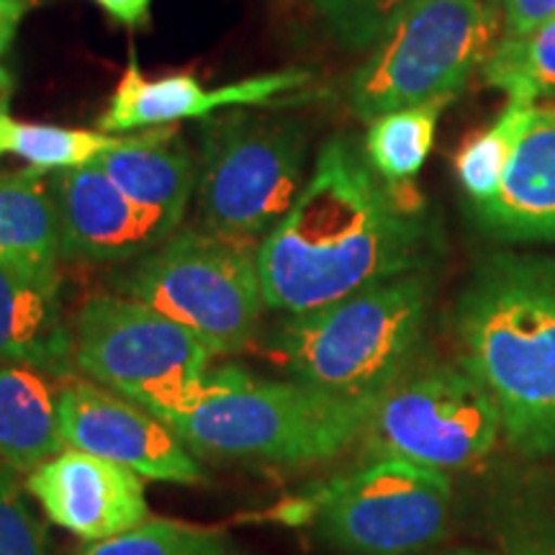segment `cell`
<instances>
[{
  "label": "cell",
  "mask_w": 555,
  "mask_h": 555,
  "mask_svg": "<svg viewBox=\"0 0 555 555\" xmlns=\"http://www.w3.org/2000/svg\"><path fill=\"white\" fill-rule=\"evenodd\" d=\"M409 183H386L347 137L319 150L301 196L258 247L266 307L286 314L330 307L412 273L427 232Z\"/></svg>",
  "instance_id": "1"
},
{
  "label": "cell",
  "mask_w": 555,
  "mask_h": 555,
  "mask_svg": "<svg viewBox=\"0 0 555 555\" xmlns=\"http://www.w3.org/2000/svg\"><path fill=\"white\" fill-rule=\"evenodd\" d=\"M455 330L506 440L527 455L555 453V258L486 260L457 301Z\"/></svg>",
  "instance_id": "2"
},
{
  "label": "cell",
  "mask_w": 555,
  "mask_h": 555,
  "mask_svg": "<svg viewBox=\"0 0 555 555\" xmlns=\"http://www.w3.org/2000/svg\"><path fill=\"white\" fill-rule=\"evenodd\" d=\"M373 412L376 404L332 397L301 380H266L221 365L211 367L196 404L165 422L198 457L311 466L363 437Z\"/></svg>",
  "instance_id": "3"
},
{
  "label": "cell",
  "mask_w": 555,
  "mask_h": 555,
  "mask_svg": "<svg viewBox=\"0 0 555 555\" xmlns=\"http://www.w3.org/2000/svg\"><path fill=\"white\" fill-rule=\"evenodd\" d=\"M429 309L425 275L406 273L291 317L275 356L294 380L332 397L376 404L406 376Z\"/></svg>",
  "instance_id": "4"
},
{
  "label": "cell",
  "mask_w": 555,
  "mask_h": 555,
  "mask_svg": "<svg viewBox=\"0 0 555 555\" xmlns=\"http://www.w3.org/2000/svg\"><path fill=\"white\" fill-rule=\"evenodd\" d=\"M309 137L286 116L229 111L201 129L196 196L201 224L217 237L262 242L304 191Z\"/></svg>",
  "instance_id": "5"
},
{
  "label": "cell",
  "mask_w": 555,
  "mask_h": 555,
  "mask_svg": "<svg viewBox=\"0 0 555 555\" xmlns=\"http://www.w3.org/2000/svg\"><path fill=\"white\" fill-rule=\"evenodd\" d=\"M502 34L499 5L416 0L350 78L347 101L363 121L437 99H455Z\"/></svg>",
  "instance_id": "6"
},
{
  "label": "cell",
  "mask_w": 555,
  "mask_h": 555,
  "mask_svg": "<svg viewBox=\"0 0 555 555\" xmlns=\"http://www.w3.org/2000/svg\"><path fill=\"white\" fill-rule=\"evenodd\" d=\"M211 358L204 339L129 296L88 298L75 319L73 363L82 376L159 420L196 404Z\"/></svg>",
  "instance_id": "7"
},
{
  "label": "cell",
  "mask_w": 555,
  "mask_h": 555,
  "mask_svg": "<svg viewBox=\"0 0 555 555\" xmlns=\"http://www.w3.org/2000/svg\"><path fill=\"white\" fill-rule=\"evenodd\" d=\"M124 291L232 356L253 343L266 307L258 253L206 229H183L142 255Z\"/></svg>",
  "instance_id": "8"
},
{
  "label": "cell",
  "mask_w": 555,
  "mask_h": 555,
  "mask_svg": "<svg viewBox=\"0 0 555 555\" xmlns=\"http://www.w3.org/2000/svg\"><path fill=\"white\" fill-rule=\"evenodd\" d=\"M504 433L494 397L466 367H429L393 384L365 427L376 461L399 457L437 470L476 466Z\"/></svg>",
  "instance_id": "9"
},
{
  "label": "cell",
  "mask_w": 555,
  "mask_h": 555,
  "mask_svg": "<svg viewBox=\"0 0 555 555\" xmlns=\"http://www.w3.org/2000/svg\"><path fill=\"white\" fill-rule=\"evenodd\" d=\"M450 502L446 470L384 457L322 491L317 527L350 555H412L440 540Z\"/></svg>",
  "instance_id": "10"
},
{
  "label": "cell",
  "mask_w": 555,
  "mask_h": 555,
  "mask_svg": "<svg viewBox=\"0 0 555 555\" xmlns=\"http://www.w3.org/2000/svg\"><path fill=\"white\" fill-rule=\"evenodd\" d=\"M57 414L67 448L108 457L144 481L201 483L206 478L168 422L93 380L67 378L57 388Z\"/></svg>",
  "instance_id": "11"
},
{
  "label": "cell",
  "mask_w": 555,
  "mask_h": 555,
  "mask_svg": "<svg viewBox=\"0 0 555 555\" xmlns=\"http://www.w3.org/2000/svg\"><path fill=\"white\" fill-rule=\"evenodd\" d=\"M60 214L62 258L124 262L142 258L178 232L168 214L137 204L99 163L50 178Z\"/></svg>",
  "instance_id": "12"
},
{
  "label": "cell",
  "mask_w": 555,
  "mask_h": 555,
  "mask_svg": "<svg viewBox=\"0 0 555 555\" xmlns=\"http://www.w3.org/2000/svg\"><path fill=\"white\" fill-rule=\"evenodd\" d=\"M26 491L54 525L86 543L124 535L150 519L142 476L75 448H65L31 470Z\"/></svg>",
  "instance_id": "13"
},
{
  "label": "cell",
  "mask_w": 555,
  "mask_h": 555,
  "mask_svg": "<svg viewBox=\"0 0 555 555\" xmlns=\"http://www.w3.org/2000/svg\"><path fill=\"white\" fill-rule=\"evenodd\" d=\"M307 80V69H275L221 88H206L198 78L183 73L147 78L137 62V54L131 52L108 108L101 114L99 127L106 134H124V131L170 127L183 119H208L214 111L262 106L278 95L301 88Z\"/></svg>",
  "instance_id": "14"
},
{
  "label": "cell",
  "mask_w": 555,
  "mask_h": 555,
  "mask_svg": "<svg viewBox=\"0 0 555 555\" xmlns=\"http://www.w3.org/2000/svg\"><path fill=\"white\" fill-rule=\"evenodd\" d=\"M474 214L506 242H555V103H535L496 196Z\"/></svg>",
  "instance_id": "15"
},
{
  "label": "cell",
  "mask_w": 555,
  "mask_h": 555,
  "mask_svg": "<svg viewBox=\"0 0 555 555\" xmlns=\"http://www.w3.org/2000/svg\"><path fill=\"white\" fill-rule=\"evenodd\" d=\"M0 363L31 371L67 373L73 363L60 304V281L34 278L0 262Z\"/></svg>",
  "instance_id": "16"
},
{
  "label": "cell",
  "mask_w": 555,
  "mask_h": 555,
  "mask_svg": "<svg viewBox=\"0 0 555 555\" xmlns=\"http://www.w3.org/2000/svg\"><path fill=\"white\" fill-rule=\"evenodd\" d=\"M95 163L137 204L168 214L178 224L183 221L196 191V163L176 124L119 137Z\"/></svg>",
  "instance_id": "17"
},
{
  "label": "cell",
  "mask_w": 555,
  "mask_h": 555,
  "mask_svg": "<svg viewBox=\"0 0 555 555\" xmlns=\"http://www.w3.org/2000/svg\"><path fill=\"white\" fill-rule=\"evenodd\" d=\"M60 214L47 172L0 176V262L34 278L60 281Z\"/></svg>",
  "instance_id": "18"
},
{
  "label": "cell",
  "mask_w": 555,
  "mask_h": 555,
  "mask_svg": "<svg viewBox=\"0 0 555 555\" xmlns=\"http://www.w3.org/2000/svg\"><path fill=\"white\" fill-rule=\"evenodd\" d=\"M65 448L57 391L47 373L0 367V468L31 474Z\"/></svg>",
  "instance_id": "19"
},
{
  "label": "cell",
  "mask_w": 555,
  "mask_h": 555,
  "mask_svg": "<svg viewBox=\"0 0 555 555\" xmlns=\"http://www.w3.org/2000/svg\"><path fill=\"white\" fill-rule=\"evenodd\" d=\"M453 99H437L388 111L371 121L365 134V157L386 183H409L427 163L435 144L437 119Z\"/></svg>",
  "instance_id": "20"
},
{
  "label": "cell",
  "mask_w": 555,
  "mask_h": 555,
  "mask_svg": "<svg viewBox=\"0 0 555 555\" xmlns=\"http://www.w3.org/2000/svg\"><path fill=\"white\" fill-rule=\"evenodd\" d=\"M119 137L106 131L90 129H67L52 127V124H29L3 116L0 121V150L11 152L29 163V168L41 172H60L82 168L95 163L103 152L111 150Z\"/></svg>",
  "instance_id": "21"
},
{
  "label": "cell",
  "mask_w": 555,
  "mask_h": 555,
  "mask_svg": "<svg viewBox=\"0 0 555 555\" xmlns=\"http://www.w3.org/2000/svg\"><path fill=\"white\" fill-rule=\"evenodd\" d=\"M486 86L509 101L535 103L555 95V18L525 37H504L481 67Z\"/></svg>",
  "instance_id": "22"
},
{
  "label": "cell",
  "mask_w": 555,
  "mask_h": 555,
  "mask_svg": "<svg viewBox=\"0 0 555 555\" xmlns=\"http://www.w3.org/2000/svg\"><path fill=\"white\" fill-rule=\"evenodd\" d=\"M532 106L535 103L509 101L489 129L478 131L457 150L455 176L474 206H481L496 196L506 165L530 121Z\"/></svg>",
  "instance_id": "23"
},
{
  "label": "cell",
  "mask_w": 555,
  "mask_h": 555,
  "mask_svg": "<svg viewBox=\"0 0 555 555\" xmlns=\"http://www.w3.org/2000/svg\"><path fill=\"white\" fill-rule=\"evenodd\" d=\"M75 555H240L224 532L176 519H147L134 530L101 543H86Z\"/></svg>",
  "instance_id": "24"
},
{
  "label": "cell",
  "mask_w": 555,
  "mask_h": 555,
  "mask_svg": "<svg viewBox=\"0 0 555 555\" xmlns=\"http://www.w3.org/2000/svg\"><path fill=\"white\" fill-rule=\"evenodd\" d=\"M347 50L376 47L416 0H304Z\"/></svg>",
  "instance_id": "25"
},
{
  "label": "cell",
  "mask_w": 555,
  "mask_h": 555,
  "mask_svg": "<svg viewBox=\"0 0 555 555\" xmlns=\"http://www.w3.org/2000/svg\"><path fill=\"white\" fill-rule=\"evenodd\" d=\"M0 555H50L47 530L21 494L11 470L0 468Z\"/></svg>",
  "instance_id": "26"
},
{
  "label": "cell",
  "mask_w": 555,
  "mask_h": 555,
  "mask_svg": "<svg viewBox=\"0 0 555 555\" xmlns=\"http://www.w3.org/2000/svg\"><path fill=\"white\" fill-rule=\"evenodd\" d=\"M502 9L506 21L504 37H525L555 18V0H502Z\"/></svg>",
  "instance_id": "27"
},
{
  "label": "cell",
  "mask_w": 555,
  "mask_h": 555,
  "mask_svg": "<svg viewBox=\"0 0 555 555\" xmlns=\"http://www.w3.org/2000/svg\"><path fill=\"white\" fill-rule=\"evenodd\" d=\"M90 3H95L99 9L106 11L116 24L137 29V26L147 24L152 0H90Z\"/></svg>",
  "instance_id": "28"
},
{
  "label": "cell",
  "mask_w": 555,
  "mask_h": 555,
  "mask_svg": "<svg viewBox=\"0 0 555 555\" xmlns=\"http://www.w3.org/2000/svg\"><path fill=\"white\" fill-rule=\"evenodd\" d=\"M24 13H26V0H0V54L11 47Z\"/></svg>",
  "instance_id": "29"
},
{
  "label": "cell",
  "mask_w": 555,
  "mask_h": 555,
  "mask_svg": "<svg viewBox=\"0 0 555 555\" xmlns=\"http://www.w3.org/2000/svg\"><path fill=\"white\" fill-rule=\"evenodd\" d=\"M11 95H13V75L5 67H0V121H3V116H9ZM0 157H3V150H0Z\"/></svg>",
  "instance_id": "30"
},
{
  "label": "cell",
  "mask_w": 555,
  "mask_h": 555,
  "mask_svg": "<svg viewBox=\"0 0 555 555\" xmlns=\"http://www.w3.org/2000/svg\"><path fill=\"white\" fill-rule=\"evenodd\" d=\"M448 555H486V553H476V551H455V553H448Z\"/></svg>",
  "instance_id": "31"
},
{
  "label": "cell",
  "mask_w": 555,
  "mask_h": 555,
  "mask_svg": "<svg viewBox=\"0 0 555 555\" xmlns=\"http://www.w3.org/2000/svg\"><path fill=\"white\" fill-rule=\"evenodd\" d=\"M483 3H489V5H502V0H483Z\"/></svg>",
  "instance_id": "32"
}]
</instances>
